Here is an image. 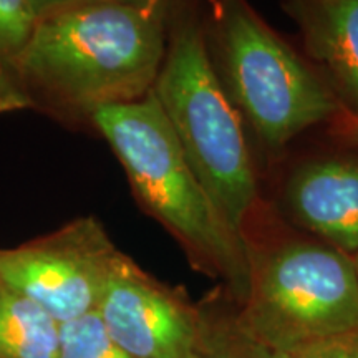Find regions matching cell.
Here are the masks:
<instances>
[{
    "mask_svg": "<svg viewBox=\"0 0 358 358\" xmlns=\"http://www.w3.org/2000/svg\"><path fill=\"white\" fill-rule=\"evenodd\" d=\"M163 6L77 3L35 22L20 77L32 108L92 116L151 92L163 65Z\"/></svg>",
    "mask_w": 358,
    "mask_h": 358,
    "instance_id": "obj_1",
    "label": "cell"
},
{
    "mask_svg": "<svg viewBox=\"0 0 358 358\" xmlns=\"http://www.w3.org/2000/svg\"><path fill=\"white\" fill-rule=\"evenodd\" d=\"M90 118L118 156L141 204L248 299L252 266L244 237L227 226L201 185L153 92L103 106Z\"/></svg>",
    "mask_w": 358,
    "mask_h": 358,
    "instance_id": "obj_2",
    "label": "cell"
},
{
    "mask_svg": "<svg viewBox=\"0 0 358 358\" xmlns=\"http://www.w3.org/2000/svg\"><path fill=\"white\" fill-rule=\"evenodd\" d=\"M151 92L217 211L243 236L257 198L256 176L239 118L192 20L174 29Z\"/></svg>",
    "mask_w": 358,
    "mask_h": 358,
    "instance_id": "obj_3",
    "label": "cell"
},
{
    "mask_svg": "<svg viewBox=\"0 0 358 358\" xmlns=\"http://www.w3.org/2000/svg\"><path fill=\"white\" fill-rule=\"evenodd\" d=\"M244 317L250 342L290 352L358 332V277L342 250L297 243L252 272Z\"/></svg>",
    "mask_w": 358,
    "mask_h": 358,
    "instance_id": "obj_4",
    "label": "cell"
},
{
    "mask_svg": "<svg viewBox=\"0 0 358 358\" xmlns=\"http://www.w3.org/2000/svg\"><path fill=\"white\" fill-rule=\"evenodd\" d=\"M217 34L232 92L267 145H285L337 110L325 83L252 10L217 0Z\"/></svg>",
    "mask_w": 358,
    "mask_h": 358,
    "instance_id": "obj_5",
    "label": "cell"
},
{
    "mask_svg": "<svg viewBox=\"0 0 358 358\" xmlns=\"http://www.w3.org/2000/svg\"><path fill=\"white\" fill-rule=\"evenodd\" d=\"M120 256L98 219L78 217L50 234L0 249V282L65 324L96 312Z\"/></svg>",
    "mask_w": 358,
    "mask_h": 358,
    "instance_id": "obj_6",
    "label": "cell"
},
{
    "mask_svg": "<svg viewBox=\"0 0 358 358\" xmlns=\"http://www.w3.org/2000/svg\"><path fill=\"white\" fill-rule=\"evenodd\" d=\"M106 334L133 358H199L203 330L189 306L122 256L96 308Z\"/></svg>",
    "mask_w": 358,
    "mask_h": 358,
    "instance_id": "obj_7",
    "label": "cell"
},
{
    "mask_svg": "<svg viewBox=\"0 0 358 358\" xmlns=\"http://www.w3.org/2000/svg\"><path fill=\"white\" fill-rule=\"evenodd\" d=\"M292 211L308 229L348 252L358 250V161L324 159L294 174Z\"/></svg>",
    "mask_w": 358,
    "mask_h": 358,
    "instance_id": "obj_8",
    "label": "cell"
},
{
    "mask_svg": "<svg viewBox=\"0 0 358 358\" xmlns=\"http://www.w3.org/2000/svg\"><path fill=\"white\" fill-rule=\"evenodd\" d=\"M306 43L358 106V0H284Z\"/></svg>",
    "mask_w": 358,
    "mask_h": 358,
    "instance_id": "obj_9",
    "label": "cell"
},
{
    "mask_svg": "<svg viewBox=\"0 0 358 358\" xmlns=\"http://www.w3.org/2000/svg\"><path fill=\"white\" fill-rule=\"evenodd\" d=\"M62 324L0 282V358H58Z\"/></svg>",
    "mask_w": 358,
    "mask_h": 358,
    "instance_id": "obj_10",
    "label": "cell"
},
{
    "mask_svg": "<svg viewBox=\"0 0 358 358\" xmlns=\"http://www.w3.org/2000/svg\"><path fill=\"white\" fill-rule=\"evenodd\" d=\"M27 0H0V113L30 110L20 65L35 29Z\"/></svg>",
    "mask_w": 358,
    "mask_h": 358,
    "instance_id": "obj_11",
    "label": "cell"
},
{
    "mask_svg": "<svg viewBox=\"0 0 358 358\" xmlns=\"http://www.w3.org/2000/svg\"><path fill=\"white\" fill-rule=\"evenodd\" d=\"M58 358H133L106 334L96 312L62 324Z\"/></svg>",
    "mask_w": 358,
    "mask_h": 358,
    "instance_id": "obj_12",
    "label": "cell"
},
{
    "mask_svg": "<svg viewBox=\"0 0 358 358\" xmlns=\"http://www.w3.org/2000/svg\"><path fill=\"white\" fill-rule=\"evenodd\" d=\"M289 353L294 358H358V332L303 343Z\"/></svg>",
    "mask_w": 358,
    "mask_h": 358,
    "instance_id": "obj_13",
    "label": "cell"
},
{
    "mask_svg": "<svg viewBox=\"0 0 358 358\" xmlns=\"http://www.w3.org/2000/svg\"><path fill=\"white\" fill-rule=\"evenodd\" d=\"M30 8H32L35 19H42V17L50 15L53 12L62 10V8L77 6V3L92 2V0H27Z\"/></svg>",
    "mask_w": 358,
    "mask_h": 358,
    "instance_id": "obj_14",
    "label": "cell"
},
{
    "mask_svg": "<svg viewBox=\"0 0 358 358\" xmlns=\"http://www.w3.org/2000/svg\"><path fill=\"white\" fill-rule=\"evenodd\" d=\"M245 357L248 358H294L289 352L280 350V348L261 345V343L250 342V340H249V353Z\"/></svg>",
    "mask_w": 358,
    "mask_h": 358,
    "instance_id": "obj_15",
    "label": "cell"
},
{
    "mask_svg": "<svg viewBox=\"0 0 358 358\" xmlns=\"http://www.w3.org/2000/svg\"><path fill=\"white\" fill-rule=\"evenodd\" d=\"M199 358H248V357L237 355V353L234 350H231V348L219 347V348H204Z\"/></svg>",
    "mask_w": 358,
    "mask_h": 358,
    "instance_id": "obj_16",
    "label": "cell"
},
{
    "mask_svg": "<svg viewBox=\"0 0 358 358\" xmlns=\"http://www.w3.org/2000/svg\"><path fill=\"white\" fill-rule=\"evenodd\" d=\"M111 2L124 3V6H133L140 8H153L163 6V0H111Z\"/></svg>",
    "mask_w": 358,
    "mask_h": 358,
    "instance_id": "obj_17",
    "label": "cell"
},
{
    "mask_svg": "<svg viewBox=\"0 0 358 358\" xmlns=\"http://www.w3.org/2000/svg\"><path fill=\"white\" fill-rule=\"evenodd\" d=\"M347 131H348V136H350V140L358 143V118L353 123L348 124Z\"/></svg>",
    "mask_w": 358,
    "mask_h": 358,
    "instance_id": "obj_18",
    "label": "cell"
},
{
    "mask_svg": "<svg viewBox=\"0 0 358 358\" xmlns=\"http://www.w3.org/2000/svg\"><path fill=\"white\" fill-rule=\"evenodd\" d=\"M353 266H355V271H357V277H358V250H357V257H355V262H353Z\"/></svg>",
    "mask_w": 358,
    "mask_h": 358,
    "instance_id": "obj_19",
    "label": "cell"
}]
</instances>
